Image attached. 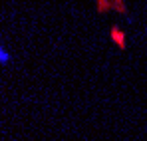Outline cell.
Wrapping results in <instances>:
<instances>
[{
	"label": "cell",
	"instance_id": "cell-1",
	"mask_svg": "<svg viewBox=\"0 0 147 141\" xmlns=\"http://www.w3.org/2000/svg\"><path fill=\"white\" fill-rule=\"evenodd\" d=\"M111 8H115L117 12L125 14V4H123L121 0H98L99 12H105V10H111Z\"/></svg>",
	"mask_w": 147,
	"mask_h": 141
},
{
	"label": "cell",
	"instance_id": "cell-2",
	"mask_svg": "<svg viewBox=\"0 0 147 141\" xmlns=\"http://www.w3.org/2000/svg\"><path fill=\"white\" fill-rule=\"evenodd\" d=\"M111 36H113V40H115V44L119 48H125V34H123L121 30H117V28H113L111 30Z\"/></svg>",
	"mask_w": 147,
	"mask_h": 141
},
{
	"label": "cell",
	"instance_id": "cell-3",
	"mask_svg": "<svg viewBox=\"0 0 147 141\" xmlns=\"http://www.w3.org/2000/svg\"><path fill=\"white\" fill-rule=\"evenodd\" d=\"M0 62H2V66H6V64L10 62V54H8V52H6L4 48L0 50Z\"/></svg>",
	"mask_w": 147,
	"mask_h": 141
}]
</instances>
